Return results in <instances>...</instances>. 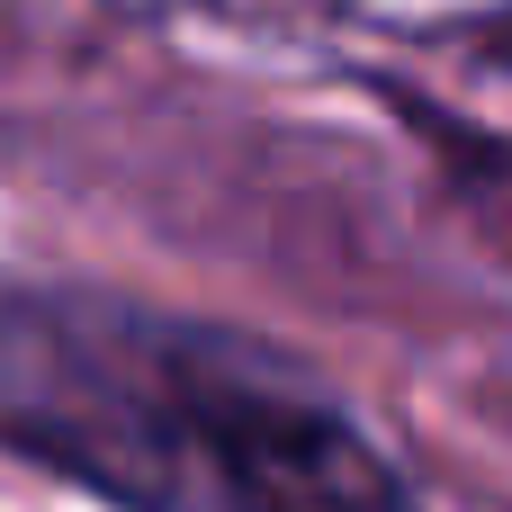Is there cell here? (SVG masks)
Returning a JSON list of instances; mask_svg holds the SVG:
<instances>
[{
  "mask_svg": "<svg viewBox=\"0 0 512 512\" xmlns=\"http://www.w3.org/2000/svg\"><path fill=\"white\" fill-rule=\"evenodd\" d=\"M189 432L234 512H405V477L378 459V441L324 405L225 387L198 396Z\"/></svg>",
  "mask_w": 512,
  "mask_h": 512,
  "instance_id": "6da1fadb",
  "label": "cell"
}]
</instances>
